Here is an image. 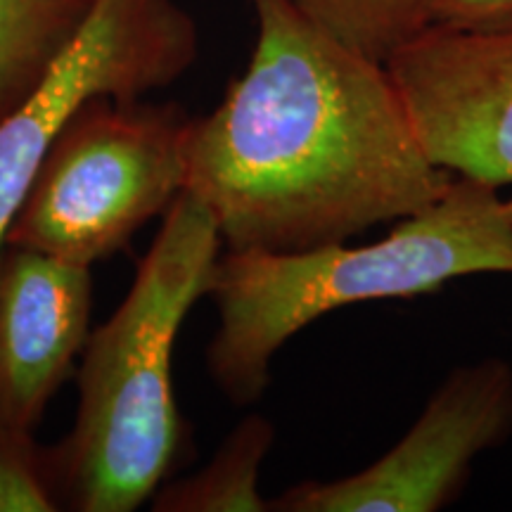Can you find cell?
Listing matches in <instances>:
<instances>
[{
	"label": "cell",
	"instance_id": "6da1fadb",
	"mask_svg": "<svg viewBox=\"0 0 512 512\" xmlns=\"http://www.w3.org/2000/svg\"><path fill=\"white\" fill-rule=\"evenodd\" d=\"M245 74L190 119L185 190L226 249L304 252L427 209L451 171L427 155L387 64L318 27L294 0H249Z\"/></svg>",
	"mask_w": 512,
	"mask_h": 512
},
{
	"label": "cell",
	"instance_id": "30bf717a",
	"mask_svg": "<svg viewBox=\"0 0 512 512\" xmlns=\"http://www.w3.org/2000/svg\"><path fill=\"white\" fill-rule=\"evenodd\" d=\"M95 0H0V119L34 93Z\"/></svg>",
	"mask_w": 512,
	"mask_h": 512
},
{
	"label": "cell",
	"instance_id": "ba28073f",
	"mask_svg": "<svg viewBox=\"0 0 512 512\" xmlns=\"http://www.w3.org/2000/svg\"><path fill=\"white\" fill-rule=\"evenodd\" d=\"M88 266L0 247V415L34 430L91 335Z\"/></svg>",
	"mask_w": 512,
	"mask_h": 512
},
{
	"label": "cell",
	"instance_id": "8fae6325",
	"mask_svg": "<svg viewBox=\"0 0 512 512\" xmlns=\"http://www.w3.org/2000/svg\"><path fill=\"white\" fill-rule=\"evenodd\" d=\"M318 27L358 53L387 64L403 43L420 34L418 0H294Z\"/></svg>",
	"mask_w": 512,
	"mask_h": 512
},
{
	"label": "cell",
	"instance_id": "3957f363",
	"mask_svg": "<svg viewBox=\"0 0 512 512\" xmlns=\"http://www.w3.org/2000/svg\"><path fill=\"white\" fill-rule=\"evenodd\" d=\"M223 240L211 211L181 192L110 320L88 335L79 411L48 448L62 508L133 512L155 496L183 448L174 347L195 302L209 292Z\"/></svg>",
	"mask_w": 512,
	"mask_h": 512
},
{
	"label": "cell",
	"instance_id": "9c48e42d",
	"mask_svg": "<svg viewBox=\"0 0 512 512\" xmlns=\"http://www.w3.org/2000/svg\"><path fill=\"white\" fill-rule=\"evenodd\" d=\"M275 441L273 422L249 413L195 475L162 484L150 498L155 512H266L259 491L264 460Z\"/></svg>",
	"mask_w": 512,
	"mask_h": 512
},
{
	"label": "cell",
	"instance_id": "7a4b0ae2",
	"mask_svg": "<svg viewBox=\"0 0 512 512\" xmlns=\"http://www.w3.org/2000/svg\"><path fill=\"white\" fill-rule=\"evenodd\" d=\"M482 273L512 275V221L498 188L460 176L441 200L370 245L226 249L207 292L219 309L209 375L230 401L252 406L271 384L275 354L313 320L351 304L413 299Z\"/></svg>",
	"mask_w": 512,
	"mask_h": 512
},
{
	"label": "cell",
	"instance_id": "4fadbf2b",
	"mask_svg": "<svg viewBox=\"0 0 512 512\" xmlns=\"http://www.w3.org/2000/svg\"><path fill=\"white\" fill-rule=\"evenodd\" d=\"M425 29L498 34L512 29V0H418Z\"/></svg>",
	"mask_w": 512,
	"mask_h": 512
},
{
	"label": "cell",
	"instance_id": "277c9868",
	"mask_svg": "<svg viewBox=\"0 0 512 512\" xmlns=\"http://www.w3.org/2000/svg\"><path fill=\"white\" fill-rule=\"evenodd\" d=\"M190 119L143 98L83 102L48 147L3 245L88 268L112 259L185 190Z\"/></svg>",
	"mask_w": 512,
	"mask_h": 512
},
{
	"label": "cell",
	"instance_id": "52a82bcc",
	"mask_svg": "<svg viewBox=\"0 0 512 512\" xmlns=\"http://www.w3.org/2000/svg\"><path fill=\"white\" fill-rule=\"evenodd\" d=\"M387 69L434 164L494 188L512 185V29H422Z\"/></svg>",
	"mask_w": 512,
	"mask_h": 512
},
{
	"label": "cell",
	"instance_id": "5b68a950",
	"mask_svg": "<svg viewBox=\"0 0 512 512\" xmlns=\"http://www.w3.org/2000/svg\"><path fill=\"white\" fill-rule=\"evenodd\" d=\"M197 50V24L178 0H95L34 93L0 119V247L48 147L83 102L162 91Z\"/></svg>",
	"mask_w": 512,
	"mask_h": 512
},
{
	"label": "cell",
	"instance_id": "5bb4252c",
	"mask_svg": "<svg viewBox=\"0 0 512 512\" xmlns=\"http://www.w3.org/2000/svg\"><path fill=\"white\" fill-rule=\"evenodd\" d=\"M505 209H508V216H510V221H512V200H505Z\"/></svg>",
	"mask_w": 512,
	"mask_h": 512
},
{
	"label": "cell",
	"instance_id": "8992f818",
	"mask_svg": "<svg viewBox=\"0 0 512 512\" xmlns=\"http://www.w3.org/2000/svg\"><path fill=\"white\" fill-rule=\"evenodd\" d=\"M512 434V366L484 358L451 370L415 425L380 460L332 482L294 484L280 512H437L453 503L472 463Z\"/></svg>",
	"mask_w": 512,
	"mask_h": 512
},
{
	"label": "cell",
	"instance_id": "7c38bea8",
	"mask_svg": "<svg viewBox=\"0 0 512 512\" xmlns=\"http://www.w3.org/2000/svg\"><path fill=\"white\" fill-rule=\"evenodd\" d=\"M64 510L48 448L34 430L0 415V512Z\"/></svg>",
	"mask_w": 512,
	"mask_h": 512
}]
</instances>
